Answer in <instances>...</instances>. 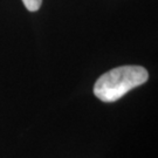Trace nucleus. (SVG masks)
I'll use <instances>...</instances> for the list:
<instances>
[{
    "label": "nucleus",
    "instance_id": "1",
    "mask_svg": "<svg viewBox=\"0 0 158 158\" xmlns=\"http://www.w3.org/2000/svg\"><path fill=\"white\" fill-rule=\"evenodd\" d=\"M148 77V70L141 66L114 68L97 79L94 85V94L102 102L118 101L131 89L145 83Z\"/></svg>",
    "mask_w": 158,
    "mask_h": 158
},
{
    "label": "nucleus",
    "instance_id": "2",
    "mask_svg": "<svg viewBox=\"0 0 158 158\" xmlns=\"http://www.w3.org/2000/svg\"><path fill=\"white\" fill-rule=\"evenodd\" d=\"M23 4L29 12H36L41 7L42 0H23Z\"/></svg>",
    "mask_w": 158,
    "mask_h": 158
}]
</instances>
